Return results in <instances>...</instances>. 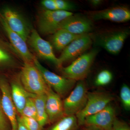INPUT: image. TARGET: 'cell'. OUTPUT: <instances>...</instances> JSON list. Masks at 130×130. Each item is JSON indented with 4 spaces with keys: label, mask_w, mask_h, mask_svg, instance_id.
I'll return each mask as SVG.
<instances>
[{
    "label": "cell",
    "mask_w": 130,
    "mask_h": 130,
    "mask_svg": "<svg viewBox=\"0 0 130 130\" xmlns=\"http://www.w3.org/2000/svg\"><path fill=\"white\" fill-rule=\"evenodd\" d=\"M63 101L65 116L76 115L85 106L88 91L85 82L79 81Z\"/></svg>",
    "instance_id": "obj_5"
},
{
    "label": "cell",
    "mask_w": 130,
    "mask_h": 130,
    "mask_svg": "<svg viewBox=\"0 0 130 130\" xmlns=\"http://www.w3.org/2000/svg\"><path fill=\"white\" fill-rule=\"evenodd\" d=\"M0 90L1 104L5 116L11 124V130H18L17 110L12 100L11 88L7 80L0 77Z\"/></svg>",
    "instance_id": "obj_12"
},
{
    "label": "cell",
    "mask_w": 130,
    "mask_h": 130,
    "mask_svg": "<svg viewBox=\"0 0 130 130\" xmlns=\"http://www.w3.org/2000/svg\"><path fill=\"white\" fill-rule=\"evenodd\" d=\"M18 130H28L21 121L20 116H18Z\"/></svg>",
    "instance_id": "obj_30"
},
{
    "label": "cell",
    "mask_w": 130,
    "mask_h": 130,
    "mask_svg": "<svg viewBox=\"0 0 130 130\" xmlns=\"http://www.w3.org/2000/svg\"><path fill=\"white\" fill-rule=\"evenodd\" d=\"M20 80L26 90L33 94H46L49 87L33 63H24Z\"/></svg>",
    "instance_id": "obj_2"
},
{
    "label": "cell",
    "mask_w": 130,
    "mask_h": 130,
    "mask_svg": "<svg viewBox=\"0 0 130 130\" xmlns=\"http://www.w3.org/2000/svg\"><path fill=\"white\" fill-rule=\"evenodd\" d=\"M12 57L2 48L0 47V65H9L12 64Z\"/></svg>",
    "instance_id": "obj_26"
},
{
    "label": "cell",
    "mask_w": 130,
    "mask_h": 130,
    "mask_svg": "<svg viewBox=\"0 0 130 130\" xmlns=\"http://www.w3.org/2000/svg\"><path fill=\"white\" fill-rule=\"evenodd\" d=\"M41 3L46 10L52 11L58 10L54 0H43Z\"/></svg>",
    "instance_id": "obj_29"
},
{
    "label": "cell",
    "mask_w": 130,
    "mask_h": 130,
    "mask_svg": "<svg viewBox=\"0 0 130 130\" xmlns=\"http://www.w3.org/2000/svg\"><path fill=\"white\" fill-rule=\"evenodd\" d=\"M1 14L10 29L26 41L32 29L23 16L18 12L8 7H5Z\"/></svg>",
    "instance_id": "obj_11"
},
{
    "label": "cell",
    "mask_w": 130,
    "mask_h": 130,
    "mask_svg": "<svg viewBox=\"0 0 130 130\" xmlns=\"http://www.w3.org/2000/svg\"><path fill=\"white\" fill-rule=\"evenodd\" d=\"M0 21L12 46L21 56L24 63H33L35 57L29 50L26 41L18 34L10 29L1 14L0 15Z\"/></svg>",
    "instance_id": "obj_14"
},
{
    "label": "cell",
    "mask_w": 130,
    "mask_h": 130,
    "mask_svg": "<svg viewBox=\"0 0 130 130\" xmlns=\"http://www.w3.org/2000/svg\"><path fill=\"white\" fill-rule=\"evenodd\" d=\"M21 121L28 130H41L42 127L36 119L26 116H20Z\"/></svg>",
    "instance_id": "obj_24"
},
{
    "label": "cell",
    "mask_w": 130,
    "mask_h": 130,
    "mask_svg": "<svg viewBox=\"0 0 130 130\" xmlns=\"http://www.w3.org/2000/svg\"><path fill=\"white\" fill-rule=\"evenodd\" d=\"M130 35L129 29L110 31L97 35L94 38L96 45L102 47L109 53L119 54Z\"/></svg>",
    "instance_id": "obj_6"
},
{
    "label": "cell",
    "mask_w": 130,
    "mask_h": 130,
    "mask_svg": "<svg viewBox=\"0 0 130 130\" xmlns=\"http://www.w3.org/2000/svg\"><path fill=\"white\" fill-rule=\"evenodd\" d=\"M120 99L123 107L127 111L130 110V89L126 84H123L120 89Z\"/></svg>",
    "instance_id": "obj_22"
},
{
    "label": "cell",
    "mask_w": 130,
    "mask_h": 130,
    "mask_svg": "<svg viewBox=\"0 0 130 130\" xmlns=\"http://www.w3.org/2000/svg\"><path fill=\"white\" fill-rule=\"evenodd\" d=\"M94 20H109L117 23L126 22L130 19V11L128 8L117 6L101 11L91 12L90 13Z\"/></svg>",
    "instance_id": "obj_15"
},
{
    "label": "cell",
    "mask_w": 130,
    "mask_h": 130,
    "mask_svg": "<svg viewBox=\"0 0 130 130\" xmlns=\"http://www.w3.org/2000/svg\"><path fill=\"white\" fill-rule=\"evenodd\" d=\"M81 130H93V129H89V128H86L85 127V128H84V129H82Z\"/></svg>",
    "instance_id": "obj_32"
},
{
    "label": "cell",
    "mask_w": 130,
    "mask_h": 130,
    "mask_svg": "<svg viewBox=\"0 0 130 130\" xmlns=\"http://www.w3.org/2000/svg\"><path fill=\"white\" fill-rule=\"evenodd\" d=\"M112 130H130V128L126 123L116 118L113 124Z\"/></svg>",
    "instance_id": "obj_28"
},
{
    "label": "cell",
    "mask_w": 130,
    "mask_h": 130,
    "mask_svg": "<svg viewBox=\"0 0 130 130\" xmlns=\"http://www.w3.org/2000/svg\"><path fill=\"white\" fill-rule=\"evenodd\" d=\"M114 100L111 94L106 92H88L87 102L83 109L76 115L78 125L83 126L86 117L102 110Z\"/></svg>",
    "instance_id": "obj_3"
},
{
    "label": "cell",
    "mask_w": 130,
    "mask_h": 130,
    "mask_svg": "<svg viewBox=\"0 0 130 130\" xmlns=\"http://www.w3.org/2000/svg\"><path fill=\"white\" fill-rule=\"evenodd\" d=\"M99 51L98 48H93L79 56L68 66L61 68L64 77L75 81L83 80L88 76Z\"/></svg>",
    "instance_id": "obj_1"
},
{
    "label": "cell",
    "mask_w": 130,
    "mask_h": 130,
    "mask_svg": "<svg viewBox=\"0 0 130 130\" xmlns=\"http://www.w3.org/2000/svg\"><path fill=\"white\" fill-rule=\"evenodd\" d=\"M33 100L37 112V120L42 127L49 123L46 108V94L34 95Z\"/></svg>",
    "instance_id": "obj_19"
},
{
    "label": "cell",
    "mask_w": 130,
    "mask_h": 130,
    "mask_svg": "<svg viewBox=\"0 0 130 130\" xmlns=\"http://www.w3.org/2000/svg\"><path fill=\"white\" fill-rule=\"evenodd\" d=\"M113 78L112 74L107 70H103L97 74L95 84L97 86H104L107 85L111 82Z\"/></svg>",
    "instance_id": "obj_21"
},
{
    "label": "cell",
    "mask_w": 130,
    "mask_h": 130,
    "mask_svg": "<svg viewBox=\"0 0 130 130\" xmlns=\"http://www.w3.org/2000/svg\"><path fill=\"white\" fill-rule=\"evenodd\" d=\"M58 10L69 11L76 8L72 3L64 0H54Z\"/></svg>",
    "instance_id": "obj_25"
},
{
    "label": "cell",
    "mask_w": 130,
    "mask_h": 130,
    "mask_svg": "<svg viewBox=\"0 0 130 130\" xmlns=\"http://www.w3.org/2000/svg\"><path fill=\"white\" fill-rule=\"evenodd\" d=\"M73 14L72 12L67 11L43 10L38 20V28L42 34H53L58 30L61 22Z\"/></svg>",
    "instance_id": "obj_7"
},
{
    "label": "cell",
    "mask_w": 130,
    "mask_h": 130,
    "mask_svg": "<svg viewBox=\"0 0 130 130\" xmlns=\"http://www.w3.org/2000/svg\"><path fill=\"white\" fill-rule=\"evenodd\" d=\"M93 28L90 19L80 14H73L63 20L58 29L64 30L77 35L88 34Z\"/></svg>",
    "instance_id": "obj_13"
},
{
    "label": "cell",
    "mask_w": 130,
    "mask_h": 130,
    "mask_svg": "<svg viewBox=\"0 0 130 130\" xmlns=\"http://www.w3.org/2000/svg\"><path fill=\"white\" fill-rule=\"evenodd\" d=\"M116 118L115 109L109 104L100 111L86 117L84 125L93 130H112Z\"/></svg>",
    "instance_id": "obj_8"
},
{
    "label": "cell",
    "mask_w": 130,
    "mask_h": 130,
    "mask_svg": "<svg viewBox=\"0 0 130 130\" xmlns=\"http://www.w3.org/2000/svg\"><path fill=\"white\" fill-rule=\"evenodd\" d=\"M83 35H74L64 30H58L53 34L51 45L58 51L63 50L72 41Z\"/></svg>",
    "instance_id": "obj_18"
},
{
    "label": "cell",
    "mask_w": 130,
    "mask_h": 130,
    "mask_svg": "<svg viewBox=\"0 0 130 130\" xmlns=\"http://www.w3.org/2000/svg\"><path fill=\"white\" fill-rule=\"evenodd\" d=\"M91 4L94 6H97L101 5L102 2V1L101 0H91L90 1Z\"/></svg>",
    "instance_id": "obj_31"
},
{
    "label": "cell",
    "mask_w": 130,
    "mask_h": 130,
    "mask_svg": "<svg viewBox=\"0 0 130 130\" xmlns=\"http://www.w3.org/2000/svg\"><path fill=\"white\" fill-rule=\"evenodd\" d=\"M28 43L40 58L48 60L60 69L61 68L58 58L55 55L53 47L50 43L44 40L35 29H32L28 37Z\"/></svg>",
    "instance_id": "obj_9"
},
{
    "label": "cell",
    "mask_w": 130,
    "mask_h": 130,
    "mask_svg": "<svg viewBox=\"0 0 130 130\" xmlns=\"http://www.w3.org/2000/svg\"><path fill=\"white\" fill-rule=\"evenodd\" d=\"M92 38L88 34H84L72 41L63 50L58 58L60 66L67 61L74 60L82 55L91 46Z\"/></svg>",
    "instance_id": "obj_10"
},
{
    "label": "cell",
    "mask_w": 130,
    "mask_h": 130,
    "mask_svg": "<svg viewBox=\"0 0 130 130\" xmlns=\"http://www.w3.org/2000/svg\"><path fill=\"white\" fill-rule=\"evenodd\" d=\"M33 64L41 73L47 84L61 97H63L74 88L76 81L61 76L44 67L35 57Z\"/></svg>",
    "instance_id": "obj_4"
},
{
    "label": "cell",
    "mask_w": 130,
    "mask_h": 130,
    "mask_svg": "<svg viewBox=\"0 0 130 130\" xmlns=\"http://www.w3.org/2000/svg\"><path fill=\"white\" fill-rule=\"evenodd\" d=\"M33 96L28 99L21 116L33 118L37 119L36 109L33 100Z\"/></svg>",
    "instance_id": "obj_23"
},
{
    "label": "cell",
    "mask_w": 130,
    "mask_h": 130,
    "mask_svg": "<svg viewBox=\"0 0 130 130\" xmlns=\"http://www.w3.org/2000/svg\"><path fill=\"white\" fill-rule=\"evenodd\" d=\"M10 88L12 100L17 112L21 115L28 99L35 94H31L26 90L19 79L13 80Z\"/></svg>",
    "instance_id": "obj_17"
},
{
    "label": "cell",
    "mask_w": 130,
    "mask_h": 130,
    "mask_svg": "<svg viewBox=\"0 0 130 130\" xmlns=\"http://www.w3.org/2000/svg\"><path fill=\"white\" fill-rule=\"evenodd\" d=\"M78 126L76 115L64 116L55 122L49 130H77Z\"/></svg>",
    "instance_id": "obj_20"
},
{
    "label": "cell",
    "mask_w": 130,
    "mask_h": 130,
    "mask_svg": "<svg viewBox=\"0 0 130 130\" xmlns=\"http://www.w3.org/2000/svg\"><path fill=\"white\" fill-rule=\"evenodd\" d=\"M46 108L49 123H55L65 116L61 98L49 86L46 93Z\"/></svg>",
    "instance_id": "obj_16"
},
{
    "label": "cell",
    "mask_w": 130,
    "mask_h": 130,
    "mask_svg": "<svg viewBox=\"0 0 130 130\" xmlns=\"http://www.w3.org/2000/svg\"><path fill=\"white\" fill-rule=\"evenodd\" d=\"M7 119L3 110L1 100L0 98V130H8Z\"/></svg>",
    "instance_id": "obj_27"
}]
</instances>
